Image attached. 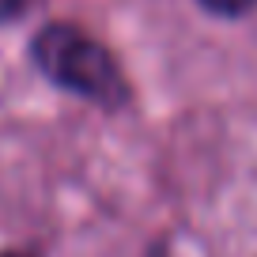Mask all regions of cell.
Returning <instances> with one entry per match:
<instances>
[{"label": "cell", "instance_id": "cell-2", "mask_svg": "<svg viewBox=\"0 0 257 257\" xmlns=\"http://www.w3.org/2000/svg\"><path fill=\"white\" fill-rule=\"evenodd\" d=\"M257 0H201V8H208L212 16H246Z\"/></svg>", "mask_w": 257, "mask_h": 257}, {"label": "cell", "instance_id": "cell-1", "mask_svg": "<svg viewBox=\"0 0 257 257\" xmlns=\"http://www.w3.org/2000/svg\"><path fill=\"white\" fill-rule=\"evenodd\" d=\"M31 53L38 61V68L57 87L72 91V95H83L98 106H121L125 102L128 83L121 76L117 61L110 57V49L102 42L83 34L80 27H68V23L42 27Z\"/></svg>", "mask_w": 257, "mask_h": 257}, {"label": "cell", "instance_id": "cell-3", "mask_svg": "<svg viewBox=\"0 0 257 257\" xmlns=\"http://www.w3.org/2000/svg\"><path fill=\"white\" fill-rule=\"evenodd\" d=\"M0 257H27V253H0Z\"/></svg>", "mask_w": 257, "mask_h": 257}]
</instances>
